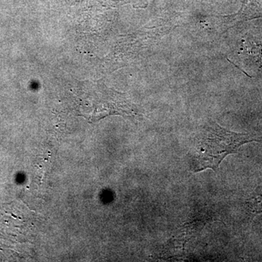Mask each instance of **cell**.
Returning <instances> with one entry per match:
<instances>
[{
  "mask_svg": "<svg viewBox=\"0 0 262 262\" xmlns=\"http://www.w3.org/2000/svg\"><path fill=\"white\" fill-rule=\"evenodd\" d=\"M255 136L227 130L217 122L208 121L200 127L189 151L193 172L216 170L227 155L237 152L241 146L257 141Z\"/></svg>",
  "mask_w": 262,
  "mask_h": 262,
  "instance_id": "1",
  "label": "cell"
}]
</instances>
